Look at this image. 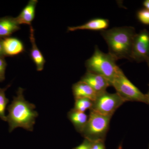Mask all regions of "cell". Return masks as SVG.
<instances>
[{
  "label": "cell",
  "instance_id": "obj_15",
  "mask_svg": "<svg viewBox=\"0 0 149 149\" xmlns=\"http://www.w3.org/2000/svg\"><path fill=\"white\" fill-rule=\"evenodd\" d=\"M68 117L72 123L75 130L81 134L88 122V116L84 112L73 109L68 113Z\"/></svg>",
  "mask_w": 149,
  "mask_h": 149
},
{
  "label": "cell",
  "instance_id": "obj_12",
  "mask_svg": "<svg viewBox=\"0 0 149 149\" xmlns=\"http://www.w3.org/2000/svg\"><path fill=\"white\" fill-rule=\"evenodd\" d=\"M109 25V20L107 19L95 18L80 26L69 27L68 31L73 32L78 30H90L102 31L105 30Z\"/></svg>",
  "mask_w": 149,
  "mask_h": 149
},
{
  "label": "cell",
  "instance_id": "obj_27",
  "mask_svg": "<svg viewBox=\"0 0 149 149\" xmlns=\"http://www.w3.org/2000/svg\"></svg>",
  "mask_w": 149,
  "mask_h": 149
},
{
  "label": "cell",
  "instance_id": "obj_8",
  "mask_svg": "<svg viewBox=\"0 0 149 149\" xmlns=\"http://www.w3.org/2000/svg\"><path fill=\"white\" fill-rule=\"evenodd\" d=\"M80 81L90 85L97 94L107 91V89L111 85L105 77L87 71Z\"/></svg>",
  "mask_w": 149,
  "mask_h": 149
},
{
  "label": "cell",
  "instance_id": "obj_4",
  "mask_svg": "<svg viewBox=\"0 0 149 149\" xmlns=\"http://www.w3.org/2000/svg\"><path fill=\"white\" fill-rule=\"evenodd\" d=\"M112 116H107L90 110L88 122L81 134L91 142L105 141Z\"/></svg>",
  "mask_w": 149,
  "mask_h": 149
},
{
  "label": "cell",
  "instance_id": "obj_20",
  "mask_svg": "<svg viewBox=\"0 0 149 149\" xmlns=\"http://www.w3.org/2000/svg\"><path fill=\"white\" fill-rule=\"evenodd\" d=\"M90 149H106L104 141H98L92 142Z\"/></svg>",
  "mask_w": 149,
  "mask_h": 149
},
{
  "label": "cell",
  "instance_id": "obj_18",
  "mask_svg": "<svg viewBox=\"0 0 149 149\" xmlns=\"http://www.w3.org/2000/svg\"><path fill=\"white\" fill-rule=\"evenodd\" d=\"M137 17L141 23L146 25H149V10L143 9L137 13Z\"/></svg>",
  "mask_w": 149,
  "mask_h": 149
},
{
  "label": "cell",
  "instance_id": "obj_23",
  "mask_svg": "<svg viewBox=\"0 0 149 149\" xmlns=\"http://www.w3.org/2000/svg\"><path fill=\"white\" fill-rule=\"evenodd\" d=\"M143 5L145 8L149 10V0H146L143 3Z\"/></svg>",
  "mask_w": 149,
  "mask_h": 149
},
{
  "label": "cell",
  "instance_id": "obj_10",
  "mask_svg": "<svg viewBox=\"0 0 149 149\" xmlns=\"http://www.w3.org/2000/svg\"><path fill=\"white\" fill-rule=\"evenodd\" d=\"M19 26L15 17L11 16L0 17V39L10 37L20 29Z\"/></svg>",
  "mask_w": 149,
  "mask_h": 149
},
{
  "label": "cell",
  "instance_id": "obj_11",
  "mask_svg": "<svg viewBox=\"0 0 149 149\" xmlns=\"http://www.w3.org/2000/svg\"><path fill=\"white\" fill-rule=\"evenodd\" d=\"M72 91L74 100L87 98L94 101L98 95L90 85L81 81L73 84Z\"/></svg>",
  "mask_w": 149,
  "mask_h": 149
},
{
  "label": "cell",
  "instance_id": "obj_3",
  "mask_svg": "<svg viewBox=\"0 0 149 149\" xmlns=\"http://www.w3.org/2000/svg\"><path fill=\"white\" fill-rule=\"evenodd\" d=\"M115 59L110 54L102 52L95 46L93 55L85 62L87 71L102 75L111 84L119 67Z\"/></svg>",
  "mask_w": 149,
  "mask_h": 149
},
{
  "label": "cell",
  "instance_id": "obj_2",
  "mask_svg": "<svg viewBox=\"0 0 149 149\" xmlns=\"http://www.w3.org/2000/svg\"><path fill=\"white\" fill-rule=\"evenodd\" d=\"M136 34L135 28L131 26L114 27L100 32L108 47V53L116 61L123 58L131 60L133 40Z\"/></svg>",
  "mask_w": 149,
  "mask_h": 149
},
{
  "label": "cell",
  "instance_id": "obj_25",
  "mask_svg": "<svg viewBox=\"0 0 149 149\" xmlns=\"http://www.w3.org/2000/svg\"><path fill=\"white\" fill-rule=\"evenodd\" d=\"M117 149H122V145H121V144H120V145H119V146L118 147Z\"/></svg>",
  "mask_w": 149,
  "mask_h": 149
},
{
  "label": "cell",
  "instance_id": "obj_14",
  "mask_svg": "<svg viewBox=\"0 0 149 149\" xmlns=\"http://www.w3.org/2000/svg\"><path fill=\"white\" fill-rule=\"evenodd\" d=\"M38 3L37 0H30L21 11L17 17H15L18 24H25L31 26L35 14V9Z\"/></svg>",
  "mask_w": 149,
  "mask_h": 149
},
{
  "label": "cell",
  "instance_id": "obj_13",
  "mask_svg": "<svg viewBox=\"0 0 149 149\" xmlns=\"http://www.w3.org/2000/svg\"><path fill=\"white\" fill-rule=\"evenodd\" d=\"M34 29L32 26H30V39L32 44V48L30 51V56L32 61L36 65L37 70L41 71L44 69V65L46 63V60L35 42Z\"/></svg>",
  "mask_w": 149,
  "mask_h": 149
},
{
  "label": "cell",
  "instance_id": "obj_17",
  "mask_svg": "<svg viewBox=\"0 0 149 149\" xmlns=\"http://www.w3.org/2000/svg\"><path fill=\"white\" fill-rule=\"evenodd\" d=\"M93 101L90 99L80 98L75 100L73 109L77 111L84 112L88 110H91L93 107Z\"/></svg>",
  "mask_w": 149,
  "mask_h": 149
},
{
  "label": "cell",
  "instance_id": "obj_16",
  "mask_svg": "<svg viewBox=\"0 0 149 149\" xmlns=\"http://www.w3.org/2000/svg\"><path fill=\"white\" fill-rule=\"evenodd\" d=\"M10 86V85H8L5 88H0V118L4 121H7L5 111L9 102L8 99L6 97L5 92Z\"/></svg>",
  "mask_w": 149,
  "mask_h": 149
},
{
  "label": "cell",
  "instance_id": "obj_9",
  "mask_svg": "<svg viewBox=\"0 0 149 149\" xmlns=\"http://www.w3.org/2000/svg\"><path fill=\"white\" fill-rule=\"evenodd\" d=\"M3 49L5 56H14L22 53L24 47L21 41L15 37L2 39Z\"/></svg>",
  "mask_w": 149,
  "mask_h": 149
},
{
  "label": "cell",
  "instance_id": "obj_1",
  "mask_svg": "<svg viewBox=\"0 0 149 149\" xmlns=\"http://www.w3.org/2000/svg\"><path fill=\"white\" fill-rule=\"evenodd\" d=\"M23 88H19L17 96L13 97L11 103L7 108L9 132H12L15 128L20 127L28 131H33L38 113L35 110L34 104L25 100Z\"/></svg>",
  "mask_w": 149,
  "mask_h": 149
},
{
  "label": "cell",
  "instance_id": "obj_5",
  "mask_svg": "<svg viewBox=\"0 0 149 149\" xmlns=\"http://www.w3.org/2000/svg\"><path fill=\"white\" fill-rule=\"evenodd\" d=\"M116 93L125 102H138L148 104L146 95L128 80L122 70L119 68L111 83Z\"/></svg>",
  "mask_w": 149,
  "mask_h": 149
},
{
  "label": "cell",
  "instance_id": "obj_22",
  "mask_svg": "<svg viewBox=\"0 0 149 149\" xmlns=\"http://www.w3.org/2000/svg\"><path fill=\"white\" fill-rule=\"evenodd\" d=\"M0 57H6L3 49L2 39H0Z\"/></svg>",
  "mask_w": 149,
  "mask_h": 149
},
{
  "label": "cell",
  "instance_id": "obj_24",
  "mask_svg": "<svg viewBox=\"0 0 149 149\" xmlns=\"http://www.w3.org/2000/svg\"><path fill=\"white\" fill-rule=\"evenodd\" d=\"M146 96L147 103H148V104L149 105V89L148 92V93L146 95Z\"/></svg>",
  "mask_w": 149,
  "mask_h": 149
},
{
  "label": "cell",
  "instance_id": "obj_19",
  "mask_svg": "<svg viewBox=\"0 0 149 149\" xmlns=\"http://www.w3.org/2000/svg\"><path fill=\"white\" fill-rule=\"evenodd\" d=\"M6 62L5 57H0V82H2L5 80V73L6 68Z\"/></svg>",
  "mask_w": 149,
  "mask_h": 149
},
{
  "label": "cell",
  "instance_id": "obj_26",
  "mask_svg": "<svg viewBox=\"0 0 149 149\" xmlns=\"http://www.w3.org/2000/svg\"><path fill=\"white\" fill-rule=\"evenodd\" d=\"M147 63H148V66L149 68V60L148 61H147Z\"/></svg>",
  "mask_w": 149,
  "mask_h": 149
},
{
  "label": "cell",
  "instance_id": "obj_21",
  "mask_svg": "<svg viewBox=\"0 0 149 149\" xmlns=\"http://www.w3.org/2000/svg\"><path fill=\"white\" fill-rule=\"evenodd\" d=\"M91 144V141H89L88 139H85L82 143L72 149H90Z\"/></svg>",
  "mask_w": 149,
  "mask_h": 149
},
{
  "label": "cell",
  "instance_id": "obj_7",
  "mask_svg": "<svg viewBox=\"0 0 149 149\" xmlns=\"http://www.w3.org/2000/svg\"><path fill=\"white\" fill-rule=\"evenodd\" d=\"M149 60V32L143 29L136 34L133 40L131 60L137 62Z\"/></svg>",
  "mask_w": 149,
  "mask_h": 149
},
{
  "label": "cell",
  "instance_id": "obj_6",
  "mask_svg": "<svg viewBox=\"0 0 149 149\" xmlns=\"http://www.w3.org/2000/svg\"><path fill=\"white\" fill-rule=\"evenodd\" d=\"M124 102L117 93L112 94L105 91L98 94L93 101L91 110L100 114L112 116L115 112Z\"/></svg>",
  "mask_w": 149,
  "mask_h": 149
}]
</instances>
